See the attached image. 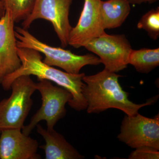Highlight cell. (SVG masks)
<instances>
[{"instance_id":"cell-12","label":"cell","mask_w":159,"mask_h":159,"mask_svg":"<svg viewBox=\"0 0 159 159\" xmlns=\"http://www.w3.org/2000/svg\"><path fill=\"white\" fill-rule=\"evenodd\" d=\"M38 133L44 139L45 144L39 146L44 151L46 159H81L84 157L67 142L62 135L54 129H45L36 125Z\"/></svg>"},{"instance_id":"cell-13","label":"cell","mask_w":159,"mask_h":159,"mask_svg":"<svg viewBox=\"0 0 159 159\" xmlns=\"http://www.w3.org/2000/svg\"><path fill=\"white\" fill-rule=\"evenodd\" d=\"M130 4L128 0L101 1L100 11L104 30L122 25L130 13Z\"/></svg>"},{"instance_id":"cell-15","label":"cell","mask_w":159,"mask_h":159,"mask_svg":"<svg viewBox=\"0 0 159 159\" xmlns=\"http://www.w3.org/2000/svg\"><path fill=\"white\" fill-rule=\"evenodd\" d=\"M35 0H0L15 23L24 21L31 13Z\"/></svg>"},{"instance_id":"cell-4","label":"cell","mask_w":159,"mask_h":159,"mask_svg":"<svg viewBox=\"0 0 159 159\" xmlns=\"http://www.w3.org/2000/svg\"><path fill=\"white\" fill-rule=\"evenodd\" d=\"M31 76L24 75L11 83V95L0 101V129H20L33 105L31 96L36 90L35 83Z\"/></svg>"},{"instance_id":"cell-2","label":"cell","mask_w":159,"mask_h":159,"mask_svg":"<svg viewBox=\"0 0 159 159\" xmlns=\"http://www.w3.org/2000/svg\"><path fill=\"white\" fill-rule=\"evenodd\" d=\"M121 77L105 69L95 75L84 76L82 94L87 103L88 113H99L108 109L116 108L127 116H133L143 107L154 103V98L142 104L131 102L128 99V93L119 84Z\"/></svg>"},{"instance_id":"cell-10","label":"cell","mask_w":159,"mask_h":159,"mask_svg":"<svg viewBox=\"0 0 159 159\" xmlns=\"http://www.w3.org/2000/svg\"><path fill=\"white\" fill-rule=\"evenodd\" d=\"M37 140L20 129H2L0 134V159H40Z\"/></svg>"},{"instance_id":"cell-9","label":"cell","mask_w":159,"mask_h":159,"mask_svg":"<svg viewBox=\"0 0 159 159\" xmlns=\"http://www.w3.org/2000/svg\"><path fill=\"white\" fill-rule=\"evenodd\" d=\"M101 0H84V5L76 26L72 27L68 45L75 48L84 47L94 39L105 32L100 11Z\"/></svg>"},{"instance_id":"cell-3","label":"cell","mask_w":159,"mask_h":159,"mask_svg":"<svg viewBox=\"0 0 159 159\" xmlns=\"http://www.w3.org/2000/svg\"><path fill=\"white\" fill-rule=\"evenodd\" d=\"M17 48L34 49L45 55L43 62L51 66H57L67 73L80 74L81 69L87 65L97 66L101 63L94 54L77 55L69 50L56 48L42 42L31 34L28 29L15 28Z\"/></svg>"},{"instance_id":"cell-8","label":"cell","mask_w":159,"mask_h":159,"mask_svg":"<svg viewBox=\"0 0 159 159\" xmlns=\"http://www.w3.org/2000/svg\"><path fill=\"white\" fill-rule=\"evenodd\" d=\"M119 141L131 148L149 147L159 150V116L154 118L143 116L139 113L126 115L122 121Z\"/></svg>"},{"instance_id":"cell-7","label":"cell","mask_w":159,"mask_h":159,"mask_svg":"<svg viewBox=\"0 0 159 159\" xmlns=\"http://www.w3.org/2000/svg\"><path fill=\"white\" fill-rule=\"evenodd\" d=\"M73 0H35L31 13L23 21L22 25L28 29L35 20L43 19L52 24L63 48L68 45L72 27L69 20Z\"/></svg>"},{"instance_id":"cell-17","label":"cell","mask_w":159,"mask_h":159,"mask_svg":"<svg viewBox=\"0 0 159 159\" xmlns=\"http://www.w3.org/2000/svg\"><path fill=\"white\" fill-rule=\"evenodd\" d=\"M129 157L130 159H153L159 158L158 150L149 147L136 148Z\"/></svg>"},{"instance_id":"cell-19","label":"cell","mask_w":159,"mask_h":159,"mask_svg":"<svg viewBox=\"0 0 159 159\" xmlns=\"http://www.w3.org/2000/svg\"><path fill=\"white\" fill-rule=\"evenodd\" d=\"M5 12V9L2 3L0 2V18L2 16Z\"/></svg>"},{"instance_id":"cell-6","label":"cell","mask_w":159,"mask_h":159,"mask_svg":"<svg viewBox=\"0 0 159 159\" xmlns=\"http://www.w3.org/2000/svg\"><path fill=\"white\" fill-rule=\"evenodd\" d=\"M84 48L97 54L104 69L116 73L127 67L133 50L124 34H109L105 32L91 40Z\"/></svg>"},{"instance_id":"cell-11","label":"cell","mask_w":159,"mask_h":159,"mask_svg":"<svg viewBox=\"0 0 159 159\" xmlns=\"http://www.w3.org/2000/svg\"><path fill=\"white\" fill-rule=\"evenodd\" d=\"M15 22L9 11L0 18V84L21 65L15 34Z\"/></svg>"},{"instance_id":"cell-16","label":"cell","mask_w":159,"mask_h":159,"mask_svg":"<svg viewBox=\"0 0 159 159\" xmlns=\"http://www.w3.org/2000/svg\"><path fill=\"white\" fill-rule=\"evenodd\" d=\"M137 27L148 33L152 39L156 40L159 36V8L152 9L142 16Z\"/></svg>"},{"instance_id":"cell-5","label":"cell","mask_w":159,"mask_h":159,"mask_svg":"<svg viewBox=\"0 0 159 159\" xmlns=\"http://www.w3.org/2000/svg\"><path fill=\"white\" fill-rule=\"evenodd\" d=\"M35 87L41 94L42 104L40 108L31 118L30 123L24 125L22 131L29 136L40 121L47 123V129H54L56 123L66 116L65 106L72 99L68 91L60 86L53 85L51 81L47 80H38Z\"/></svg>"},{"instance_id":"cell-20","label":"cell","mask_w":159,"mask_h":159,"mask_svg":"<svg viewBox=\"0 0 159 159\" xmlns=\"http://www.w3.org/2000/svg\"><path fill=\"white\" fill-rule=\"evenodd\" d=\"M1 129H0V134H1Z\"/></svg>"},{"instance_id":"cell-1","label":"cell","mask_w":159,"mask_h":159,"mask_svg":"<svg viewBox=\"0 0 159 159\" xmlns=\"http://www.w3.org/2000/svg\"><path fill=\"white\" fill-rule=\"evenodd\" d=\"M17 50L21 65L3 79L1 84L5 90L10 89L11 83L17 77L33 75L38 80H47L68 91L72 96L68 103L71 108L78 111L86 109L87 103L82 94L84 73L70 74L48 65L43 62L41 53L34 49L17 48Z\"/></svg>"},{"instance_id":"cell-14","label":"cell","mask_w":159,"mask_h":159,"mask_svg":"<svg viewBox=\"0 0 159 159\" xmlns=\"http://www.w3.org/2000/svg\"><path fill=\"white\" fill-rule=\"evenodd\" d=\"M129 64L134 66L139 73L147 74L159 65V48L132 50Z\"/></svg>"},{"instance_id":"cell-18","label":"cell","mask_w":159,"mask_h":159,"mask_svg":"<svg viewBox=\"0 0 159 159\" xmlns=\"http://www.w3.org/2000/svg\"><path fill=\"white\" fill-rule=\"evenodd\" d=\"M129 3L131 4H138V5H140V4H142V3H153L155 2L158 0H128Z\"/></svg>"}]
</instances>
